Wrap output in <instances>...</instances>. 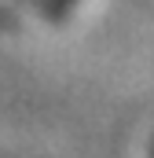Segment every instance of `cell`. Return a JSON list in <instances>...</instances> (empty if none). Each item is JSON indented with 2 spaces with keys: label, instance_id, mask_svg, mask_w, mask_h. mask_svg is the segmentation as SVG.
<instances>
[]
</instances>
